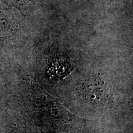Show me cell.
Returning <instances> with one entry per match:
<instances>
[{
    "instance_id": "1",
    "label": "cell",
    "mask_w": 133,
    "mask_h": 133,
    "mask_svg": "<svg viewBox=\"0 0 133 133\" xmlns=\"http://www.w3.org/2000/svg\"><path fill=\"white\" fill-rule=\"evenodd\" d=\"M106 88L101 79L90 78L84 80L80 86L83 97L90 102H101L106 94Z\"/></svg>"
}]
</instances>
